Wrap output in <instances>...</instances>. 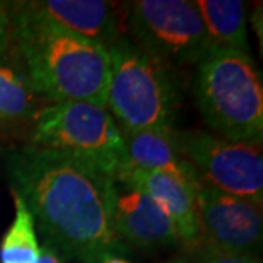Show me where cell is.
<instances>
[{
    "mask_svg": "<svg viewBox=\"0 0 263 263\" xmlns=\"http://www.w3.org/2000/svg\"><path fill=\"white\" fill-rule=\"evenodd\" d=\"M113 224L127 246L145 250L181 246L167 212L142 189L123 180H114Z\"/></svg>",
    "mask_w": 263,
    "mask_h": 263,
    "instance_id": "9",
    "label": "cell"
},
{
    "mask_svg": "<svg viewBox=\"0 0 263 263\" xmlns=\"http://www.w3.org/2000/svg\"><path fill=\"white\" fill-rule=\"evenodd\" d=\"M29 145L60 152L117 180L129 168L122 132L105 107L47 103L31 120Z\"/></svg>",
    "mask_w": 263,
    "mask_h": 263,
    "instance_id": "5",
    "label": "cell"
},
{
    "mask_svg": "<svg viewBox=\"0 0 263 263\" xmlns=\"http://www.w3.org/2000/svg\"><path fill=\"white\" fill-rule=\"evenodd\" d=\"M206 31L209 50H233L250 56L247 3L243 0H196Z\"/></svg>",
    "mask_w": 263,
    "mask_h": 263,
    "instance_id": "14",
    "label": "cell"
},
{
    "mask_svg": "<svg viewBox=\"0 0 263 263\" xmlns=\"http://www.w3.org/2000/svg\"><path fill=\"white\" fill-rule=\"evenodd\" d=\"M184 157L203 183L233 196L263 202L260 145L230 141L206 130L179 132Z\"/></svg>",
    "mask_w": 263,
    "mask_h": 263,
    "instance_id": "7",
    "label": "cell"
},
{
    "mask_svg": "<svg viewBox=\"0 0 263 263\" xmlns=\"http://www.w3.org/2000/svg\"><path fill=\"white\" fill-rule=\"evenodd\" d=\"M12 196L15 216L0 243V263H37L41 246L34 218L16 193Z\"/></svg>",
    "mask_w": 263,
    "mask_h": 263,
    "instance_id": "15",
    "label": "cell"
},
{
    "mask_svg": "<svg viewBox=\"0 0 263 263\" xmlns=\"http://www.w3.org/2000/svg\"><path fill=\"white\" fill-rule=\"evenodd\" d=\"M6 173L27 205L37 234L59 256L103 263L129 253L113 224L114 180L60 152L21 146L6 155Z\"/></svg>",
    "mask_w": 263,
    "mask_h": 263,
    "instance_id": "1",
    "label": "cell"
},
{
    "mask_svg": "<svg viewBox=\"0 0 263 263\" xmlns=\"http://www.w3.org/2000/svg\"><path fill=\"white\" fill-rule=\"evenodd\" d=\"M12 48V18L10 3L0 2V59L6 56Z\"/></svg>",
    "mask_w": 263,
    "mask_h": 263,
    "instance_id": "17",
    "label": "cell"
},
{
    "mask_svg": "<svg viewBox=\"0 0 263 263\" xmlns=\"http://www.w3.org/2000/svg\"><path fill=\"white\" fill-rule=\"evenodd\" d=\"M10 18L12 50L40 98L107 105L108 48L57 27L28 2H12Z\"/></svg>",
    "mask_w": 263,
    "mask_h": 263,
    "instance_id": "2",
    "label": "cell"
},
{
    "mask_svg": "<svg viewBox=\"0 0 263 263\" xmlns=\"http://www.w3.org/2000/svg\"><path fill=\"white\" fill-rule=\"evenodd\" d=\"M168 263H262L257 256L237 254L212 249L197 243L193 247L183 249L181 253L173 257Z\"/></svg>",
    "mask_w": 263,
    "mask_h": 263,
    "instance_id": "16",
    "label": "cell"
},
{
    "mask_svg": "<svg viewBox=\"0 0 263 263\" xmlns=\"http://www.w3.org/2000/svg\"><path fill=\"white\" fill-rule=\"evenodd\" d=\"M122 10L127 38L167 65H196L209 50L195 2L136 0L123 3Z\"/></svg>",
    "mask_w": 263,
    "mask_h": 263,
    "instance_id": "6",
    "label": "cell"
},
{
    "mask_svg": "<svg viewBox=\"0 0 263 263\" xmlns=\"http://www.w3.org/2000/svg\"><path fill=\"white\" fill-rule=\"evenodd\" d=\"M196 65L193 94L211 133L262 145L263 85L253 59L211 48Z\"/></svg>",
    "mask_w": 263,
    "mask_h": 263,
    "instance_id": "3",
    "label": "cell"
},
{
    "mask_svg": "<svg viewBox=\"0 0 263 263\" xmlns=\"http://www.w3.org/2000/svg\"><path fill=\"white\" fill-rule=\"evenodd\" d=\"M129 167L142 171H157L183 180L199 187L202 180L184 157L179 132L171 129H120Z\"/></svg>",
    "mask_w": 263,
    "mask_h": 263,
    "instance_id": "12",
    "label": "cell"
},
{
    "mask_svg": "<svg viewBox=\"0 0 263 263\" xmlns=\"http://www.w3.org/2000/svg\"><path fill=\"white\" fill-rule=\"evenodd\" d=\"M110 53L105 108L120 129H171L181 104V82L174 66L161 62L120 37Z\"/></svg>",
    "mask_w": 263,
    "mask_h": 263,
    "instance_id": "4",
    "label": "cell"
},
{
    "mask_svg": "<svg viewBox=\"0 0 263 263\" xmlns=\"http://www.w3.org/2000/svg\"><path fill=\"white\" fill-rule=\"evenodd\" d=\"M37 263H63L62 257L47 246H41V253L38 257Z\"/></svg>",
    "mask_w": 263,
    "mask_h": 263,
    "instance_id": "18",
    "label": "cell"
},
{
    "mask_svg": "<svg viewBox=\"0 0 263 263\" xmlns=\"http://www.w3.org/2000/svg\"><path fill=\"white\" fill-rule=\"evenodd\" d=\"M117 180L127 181L148 193L174 222L183 249L193 247L200 241L195 187L183 180L157 171L129 168Z\"/></svg>",
    "mask_w": 263,
    "mask_h": 263,
    "instance_id": "11",
    "label": "cell"
},
{
    "mask_svg": "<svg viewBox=\"0 0 263 263\" xmlns=\"http://www.w3.org/2000/svg\"><path fill=\"white\" fill-rule=\"evenodd\" d=\"M29 6L54 25L110 48L123 37L116 5L104 0H37Z\"/></svg>",
    "mask_w": 263,
    "mask_h": 263,
    "instance_id": "10",
    "label": "cell"
},
{
    "mask_svg": "<svg viewBox=\"0 0 263 263\" xmlns=\"http://www.w3.org/2000/svg\"><path fill=\"white\" fill-rule=\"evenodd\" d=\"M35 92L19 57L10 51L0 59V130L31 124L40 108Z\"/></svg>",
    "mask_w": 263,
    "mask_h": 263,
    "instance_id": "13",
    "label": "cell"
},
{
    "mask_svg": "<svg viewBox=\"0 0 263 263\" xmlns=\"http://www.w3.org/2000/svg\"><path fill=\"white\" fill-rule=\"evenodd\" d=\"M200 245L257 256L263 235L262 203L233 196L202 181L196 192Z\"/></svg>",
    "mask_w": 263,
    "mask_h": 263,
    "instance_id": "8",
    "label": "cell"
},
{
    "mask_svg": "<svg viewBox=\"0 0 263 263\" xmlns=\"http://www.w3.org/2000/svg\"><path fill=\"white\" fill-rule=\"evenodd\" d=\"M103 263H130V262L124 260L123 257H111V259H107V260Z\"/></svg>",
    "mask_w": 263,
    "mask_h": 263,
    "instance_id": "19",
    "label": "cell"
}]
</instances>
